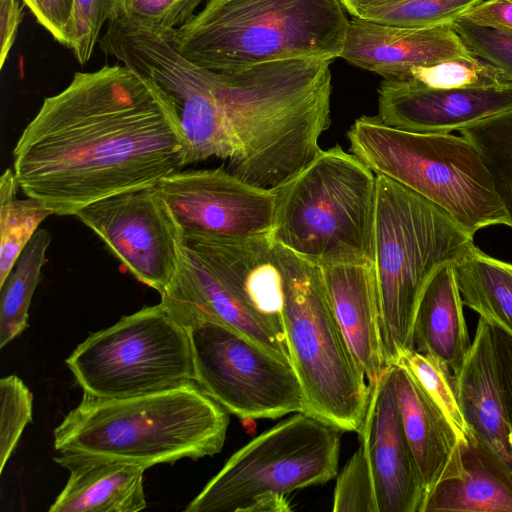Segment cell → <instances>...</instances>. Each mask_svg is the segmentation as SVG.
Returning a JSON list of instances; mask_svg holds the SVG:
<instances>
[{"label": "cell", "instance_id": "1", "mask_svg": "<svg viewBox=\"0 0 512 512\" xmlns=\"http://www.w3.org/2000/svg\"><path fill=\"white\" fill-rule=\"evenodd\" d=\"M12 155L26 196L75 216L101 199L155 187L189 164V145L170 96L117 64L76 72L44 98Z\"/></svg>", "mask_w": 512, "mask_h": 512}, {"label": "cell", "instance_id": "2", "mask_svg": "<svg viewBox=\"0 0 512 512\" xmlns=\"http://www.w3.org/2000/svg\"><path fill=\"white\" fill-rule=\"evenodd\" d=\"M228 411L195 381L124 398L83 393L54 429L58 453L94 454L147 468L219 453Z\"/></svg>", "mask_w": 512, "mask_h": 512}, {"label": "cell", "instance_id": "3", "mask_svg": "<svg viewBox=\"0 0 512 512\" xmlns=\"http://www.w3.org/2000/svg\"><path fill=\"white\" fill-rule=\"evenodd\" d=\"M340 0H208L173 30L177 52L214 71L341 57L349 20Z\"/></svg>", "mask_w": 512, "mask_h": 512}, {"label": "cell", "instance_id": "4", "mask_svg": "<svg viewBox=\"0 0 512 512\" xmlns=\"http://www.w3.org/2000/svg\"><path fill=\"white\" fill-rule=\"evenodd\" d=\"M473 236L440 207L383 175H376L373 269L388 365L414 349L413 323L421 293L434 272L454 264Z\"/></svg>", "mask_w": 512, "mask_h": 512}, {"label": "cell", "instance_id": "5", "mask_svg": "<svg viewBox=\"0 0 512 512\" xmlns=\"http://www.w3.org/2000/svg\"><path fill=\"white\" fill-rule=\"evenodd\" d=\"M271 240L319 266L373 264L376 174L337 145L273 190Z\"/></svg>", "mask_w": 512, "mask_h": 512}, {"label": "cell", "instance_id": "6", "mask_svg": "<svg viewBox=\"0 0 512 512\" xmlns=\"http://www.w3.org/2000/svg\"><path fill=\"white\" fill-rule=\"evenodd\" d=\"M281 279V318L306 413L359 432L370 386L337 321L321 267L274 243Z\"/></svg>", "mask_w": 512, "mask_h": 512}, {"label": "cell", "instance_id": "7", "mask_svg": "<svg viewBox=\"0 0 512 512\" xmlns=\"http://www.w3.org/2000/svg\"><path fill=\"white\" fill-rule=\"evenodd\" d=\"M161 303L185 328L214 320L289 358L280 279L270 256L249 240L184 241Z\"/></svg>", "mask_w": 512, "mask_h": 512}, {"label": "cell", "instance_id": "8", "mask_svg": "<svg viewBox=\"0 0 512 512\" xmlns=\"http://www.w3.org/2000/svg\"><path fill=\"white\" fill-rule=\"evenodd\" d=\"M350 151L386 176L440 207L471 236L505 224L506 215L476 148L451 133H416L362 116L348 130Z\"/></svg>", "mask_w": 512, "mask_h": 512}, {"label": "cell", "instance_id": "9", "mask_svg": "<svg viewBox=\"0 0 512 512\" xmlns=\"http://www.w3.org/2000/svg\"><path fill=\"white\" fill-rule=\"evenodd\" d=\"M342 430L296 412L240 448L186 512H243L266 492L288 494L337 475Z\"/></svg>", "mask_w": 512, "mask_h": 512}, {"label": "cell", "instance_id": "10", "mask_svg": "<svg viewBox=\"0 0 512 512\" xmlns=\"http://www.w3.org/2000/svg\"><path fill=\"white\" fill-rule=\"evenodd\" d=\"M83 393L124 398L194 381L187 329L160 302L91 333L65 360Z\"/></svg>", "mask_w": 512, "mask_h": 512}, {"label": "cell", "instance_id": "11", "mask_svg": "<svg viewBox=\"0 0 512 512\" xmlns=\"http://www.w3.org/2000/svg\"><path fill=\"white\" fill-rule=\"evenodd\" d=\"M186 329L194 381L226 411L242 421L306 411L289 359L218 321L200 320Z\"/></svg>", "mask_w": 512, "mask_h": 512}, {"label": "cell", "instance_id": "12", "mask_svg": "<svg viewBox=\"0 0 512 512\" xmlns=\"http://www.w3.org/2000/svg\"><path fill=\"white\" fill-rule=\"evenodd\" d=\"M75 217L138 281L164 292L177 270L184 238L156 186L101 199Z\"/></svg>", "mask_w": 512, "mask_h": 512}, {"label": "cell", "instance_id": "13", "mask_svg": "<svg viewBox=\"0 0 512 512\" xmlns=\"http://www.w3.org/2000/svg\"><path fill=\"white\" fill-rule=\"evenodd\" d=\"M156 188L184 241L241 240L272 230L273 190L251 185L222 167L179 170Z\"/></svg>", "mask_w": 512, "mask_h": 512}, {"label": "cell", "instance_id": "14", "mask_svg": "<svg viewBox=\"0 0 512 512\" xmlns=\"http://www.w3.org/2000/svg\"><path fill=\"white\" fill-rule=\"evenodd\" d=\"M378 512H421L426 490L402 426L391 364L370 387L360 431Z\"/></svg>", "mask_w": 512, "mask_h": 512}, {"label": "cell", "instance_id": "15", "mask_svg": "<svg viewBox=\"0 0 512 512\" xmlns=\"http://www.w3.org/2000/svg\"><path fill=\"white\" fill-rule=\"evenodd\" d=\"M512 108V84L430 88L410 79H385L378 89V118L409 132L446 134Z\"/></svg>", "mask_w": 512, "mask_h": 512}, {"label": "cell", "instance_id": "16", "mask_svg": "<svg viewBox=\"0 0 512 512\" xmlns=\"http://www.w3.org/2000/svg\"><path fill=\"white\" fill-rule=\"evenodd\" d=\"M471 55L452 24L415 29L352 17L341 58L385 79H405L415 67Z\"/></svg>", "mask_w": 512, "mask_h": 512}, {"label": "cell", "instance_id": "17", "mask_svg": "<svg viewBox=\"0 0 512 512\" xmlns=\"http://www.w3.org/2000/svg\"><path fill=\"white\" fill-rule=\"evenodd\" d=\"M437 511L512 512V469L469 429L421 509Z\"/></svg>", "mask_w": 512, "mask_h": 512}, {"label": "cell", "instance_id": "18", "mask_svg": "<svg viewBox=\"0 0 512 512\" xmlns=\"http://www.w3.org/2000/svg\"><path fill=\"white\" fill-rule=\"evenodd\" d=\"M320 267L337 321L371 387L388 367L373 264Z\"/></svg>", "mask_w": 512, "mask_h": 512}, {"label": "cell", "instance_id": "19", "mask_svg": "<svg viewBox=\"0 0 512 512\" xmlns=\"http://www.w3.org/2000/svg\"><path fill=\"white\" fill-rule=\"evenodd\" d=\"M54 461L69 471L50 512H136L147 507L146 466L84 453H59Z\"/></svg>", "mask_w": 512, "mask_h": 512}, {"label": "cell", "instance_id": "20", "mask_svg": "<svg viewBox=\"0 0 512 512\" xmlns=\"http://www.w3.org/2000/svg\"><path fill=\"white\" fill-rule=\"evenodd\" d=\"M455 389L467 428L512 469V436L496 376L492 326L481 317Z\"/></svg>", "mask_w": 512, "mask_h": 512}, {"label": "cell", "instance_id": "21", "mask_svg": "<svg viewBox=\"0 0 512 512\" xmlns=\"http://www.w3.org/2000/svg\"><path fill=\"white\" fill-rule=\"evenodd\" d=\"M413 346L443 366L456 382L471 343L453 264L439 267L421 293L414 316Z\"/></svg>", "mask_w": 512, "mask_h": 512}, {"label": "cell", "instance_id": "22", "mask_svg": "<svg viewBox=\"0 0 512 512\" xmlns=\"http://www.w3.org/2000/svg\"><path fill=\"white\" fill-rule=\"evenodd\" d=\"M391 367L402 426L427 495L462 436L405 367L395 363Z\"/></svg>", "mask_w": 512, "mask_h": 512}, {"label": "cell", "instance_id": "23", "mask_svg": "<svg viewBox=\"0 0 512 512\" xmlns=\"http://www.w3.org/2000/svg\"><path fill=\"white\" fill-rule=\"evenodd\" d=\"M453 266L463 305L512 337V263L473 245Z\"/></svg>", "mask_w": 512, "mask_h": 512}, {"label": "cell", "instance_id": "24", "mask_svg": "<svg viewBox=\"0 0 512 512\" xmlns=\"http://www.w3.org/2000/svg\"><path fill=\"white\" fill-rule=\"evenodd\" d=\"M50 242V233L38 229L0 285V348L17 338L28 326L29 307L40 282Z\"/></svg>", "mask_w": 512, "mask_h": 512}, {"label": "cell", "instance_id": "25", "mask_svg": "<svg viewBox=\"0 0 512 512\" xmlns=\"http://www.w3.org/2000/svg\"><path fill=\"white\" fill-rule=\"evenodd\" d=\"M17 188L13 169H5L0 178V285L40 224L53 214L35 198H18Z\"/></svg>", "mask_w": 512, "mask_h": 512}, {"label": "cell", "instance_id": "26", "mask_svg": "<svg viewBox=\"0 0 512 512\" xmlns=\"http://www.w3.org/2000/svg\"><path fill=\"white\" fill-rule=\"evenodd\" d=\"M478 151L512 228V108L459 130Z\"/></svg>", "mask_w": 512, "mask_h": 512}, {"label": "cell", "instance_id": "27", "mask_svg": "<svg viewBox=\"0 0 512 512\" xmlns=\"http://www.w3.org/2000/svg\"><path fill=\"white\" fill-rule=\"evenodd\" d=\"M483 0H382L345 7L363 20L403 28L451 25Z\"/></svg>", "mask_w": 512, "mask_h": 512}, {"label": "cell", "instance_id": "28", "mask_svg": "<svg viewBox=\"0 0 512 512\" xmlns=\"http://www.w3.org/2000/svg\"><path fill=\"white\" fill-rule=\"evenodd\" d=\"M405 79L430 88L494 87L507 82L487 61L475 56H459L411 69Z\"/></svg>", "mask_w": 512, "mask_h": 512}, {"label": "cell", "instance_id": "29", "mask_svg": "<svg viewBox=\"0 0 512 512\" xmlns=\"http://www.w3.org/2000/svg\"><path fill=\"white\" fill-rule=\"evenodd\" d=\"M393 363L405 367L418 380L463 436L468 428L459 408L455 383L444 367L415 349L401 352Z\"/></svg>", "mask_w": 512, "mask_h": 512}, {"label": "cell", "instance_id": "30", "mask_svg": "<svg viewBox=\"0 0 512 512\" xmlns=\"http://www.w3.org/2000/svg\"><path fill=\"white\" fill-rule=\"evenodd\" d=\"M0 473L32 421L33 395L16 375L0 380Z\"/></svg>", "mask_w": 512, "mask_h": 512}, {"label": "cell", "instance_id": "31", "mask_svg": "<svg viewBox=\"0 0 512 512\" xmlns=\"http://www.w3.org/2000/svg\"><path fill=\"white\" fill-rule=\"evenodd\" d=\"M204 0H122L121 23L151 31L176 30L186 24Z\"/></svg>", "mask_w": 512, "mask_h": 512}, {"label": "cell", "instance_id": "32", "mask_svg": "<svg viewBox=\"0 0 512 512\" xmlns=\"http://www.w3.org/2000/svg\"><path fill=\"white\" fill-rule=\"evenodd\" d=\"M121 1L75 0L66 32V47L81 65L91 58L104 24L116 17Z\"/></svg>", "mask_w": 512, "mask_h": 512}, {"label": "cell", "instance_id": "33", "mask_svg": "<svg viewBox=\"0 0 512 512\" xmlns=\"http://www.w3.org/2000/svg\"><path fill=\"white\" fill-rule=\"evenodd\" d=\"M333 511L378 512L374 482L361 444L338 475Z\"/></svg>", "mask_w": 512, "mask_h": 512}, {"label": "cell", "instance_id": "34", "mask_svg": "<svg viewBox=\"0 0 512 512\" xmlns=\"http://www.w3.org/2000/svg\"><path fill=\"white\" fill-rule=\"evenodd\" d=\"M452 26L473 55L493 65L512 83V30L481 27L462 18Z\"/></svg>", "mask_w": 512, "mask_h": 512}, {"label": "cell", "instance_id": "35", "mask_svg": "<svg viewBox=\"0 0 512 512\" xmlns=\"http://www.w3.org/2000/svg\"><path fill=\"white\" fill-rule=\"evenodd\" d=\"M36 21L60 44L66 46L75 0H21Z\"/></svg>", "mask_w": 512, "mask_h": 512}, {"label": "cell", "instance_id": "36", "mask_svg": "<svg viewBox=\"0 0 512 512\" xmlns=\"http://www.w3.org/2000/svg\"><path fill=\"white\" fill-rule=\"evenodd\" d=\"M491 326L496 376L512 436V337L500 327Z\"/></svg>", "mask_w": 512, "mask_h": 512}, {"label": "cell", "instance_id": "37", "mask_svg": "<svg viewBox=\"0 0 512 512\" xmlns=\"http://www.w3.org/2000/svg\"><path fill=\"white\" fill-rule=\"evenodd\" d=\"M460 18L481 27L512 30V1L483 0Z\"/></svg>", "mask_w": 512, "mask_h": 512}, {"label": "cell", "instance_id": "38", "mask_svg": "<svg viewBox=\"0 0 512 512\" xmlns=\"http://www.w3.org/2000/svg\"><path fill=\"white\" fill-rule=\"evenodd\" d=\"M23 19L19 0H0V68L5 64Z\"/></svg>", "mask_w": 512, "mask_h": 512}, {"label": "cell", "instance_id": "39", "mask_svg": "<svg viewBox=\"0 0 512 512\" xmlns=\"http://www.w3.org/2000/svg\"><path fill=\"white\" fill-rule=\"evenodd\" d=\"M292 507L286 494L266 492L255 497L243 512H288Z\"/></svg>", "mask_w": 512, "mask_h": 512}, {"label": "cell", "instance_id": "40", "mask_svg": "<svg viewBox=\"0 0 512 512\" xmlns=\"http://www.w3.org/2000/svg\"><path fill=\"white\" fill-rule=\"evenodd\" d=\"M373 1H382V0H340L343 7H347L354 4H361V3H367V2H373Z\"/></svg>", "mask_w": 512, "mask_h": 512}, {"label": "cell", "instance_id": "41", "mask_svg": "<svg viewBox=\"0 0 512 512\" xmlns=\"http://www.w3.org/2000/svg\"><path fill=\"white\" fill-rule=\"evenodd\" d=\"M510 1H512V0H510Z\"/></svg>", "mask_w": 512, "mask_h": 512}]
</instances>
